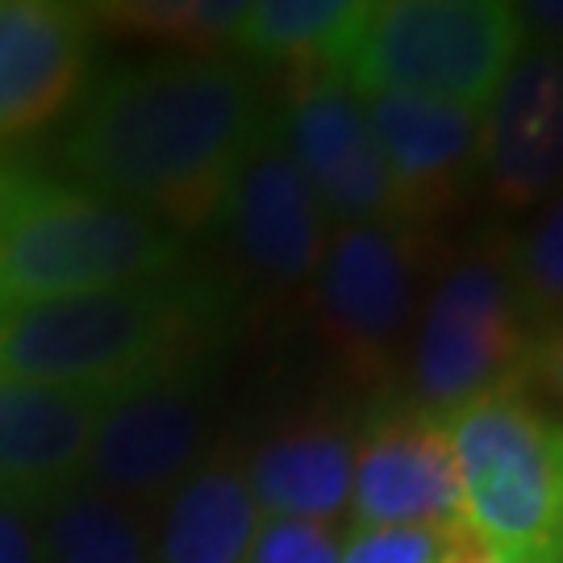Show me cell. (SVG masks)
<instances>
[{
    "mask_svg": "<svg viewBox=\"0 0 563 563\" xmlns=\"http://www.w3.org/2000/svg\"><path fill=\"white\" fill-rule=\"evenodd\" d=\"M267 130L272 118L251 67L188 55L109 76L71 125L63 159L84 188L163 230H201L225 218Z\"/></svg>",
    "mask_w": 563,
    "mask_h": 563,
    "instance_id": "1",
    "label": "cell"
},
{
    "mask_svg": "<svg viewBox=\"0 0 563 563\" xmlns=\"http://www.w3.org/2000/svg\"><path fill=\"white\" fill-rule=\"evenodd\" d=\"M225 318L222 284L172 276L0 313V380L121 397L201 363Z\"/></svg>",
    "mask_w": 563,
    "mask_h": 563,
    "instance_id": "2",
    "label": "cell"
},
{
    "mask_svg": "<svg viewBox=\"0 0 563 563\" xmlns=\"http://www.w3.org/2000/svg\"><path fill=\"white\" fill-rule=\"evenodd\" d=\"M188 272L172 230L84 184L21 172L4 246L0 313L104 288L172 280Z\"/></svg>",
    "mask_w": 563,
    "mask_h": 563,
    "instance_id": "3",
    "label": "cell"
},
{
    "mask_svg": "<svg viewBox=\"0 0 563 563\" xmlns=\"http://www.w3.org/2000/svg\"><path fill=\"white\" fill-rule=\"evenodd\" d=\"M526 42L522 13L505 0H367L334 76L360 97L397 92L481 113Z\"/></svg>",
    "mask_w": 563,
    "mask_h": 563,
    "instance_id": "4",
    "label": "cell"
},
{
    "mask_svg": "<svg viewBox=\"0 0 563 563\" xmlns=\"http://www.w3.org/2000/svg\"><path fill=\"white\" fill-rule=\"evenodd\" d=\"M463 522L518 563H563V422L522 384L446 413Z\"/></svg>",
    "mask_w": 563,
    "mask_h": 563,
    "instance_id": "5",
    "label": "cell"
},
{
    "mask_svg": "<svg viewBox=\"0 0 563 563\" xmlns=\"http://www.w3.org/2000/svg\"><path fill=\"white\" fill-rule=\"evenodd\" d=\"M530 351L534 339L518 313L505 260L467 255L434 288L413 334V405L446 418L484 393L514 388L530 376Z\"/></svg>",
    "mask_w": 563,
    "mask_h": 563,
    "instance_id": "6",
    "label": "cell"
},
{
    "mask_svg": "<svg viewBox=\"0 0 563 563\" xmlns=\"http://www.w3.org/2000/svg\"><path fill=\"white\" fill-rule=\"evenodd\" d=\"M418 239L397 225H334L318 267V318L330 351L360 380H384L409 334Z\"/></svg>",
    "mask_w": 563,
    "mask_h": 563,
    "instance_id": "7",
    "label": "cell"
},
{
    "mask_svg": "<svg viewBox=\"0 0 563 563\" xmlns=\"http://www.w3.org/2000/svg\"><path fill=\"white\" fill-rule=\"evenodd\" d=\"M276 134L297 159L313 197L322 201L330 225L409 230L376 134L363 113V97L342 76L325 67L297 71L284 92Z\"/></svg>",
    "mask_w": 563,
    "mask_h": 563,
    "instance_id": "8",
    "label": "cell"
},
{
    "mask_svg": "<svg viewBox=\"0 0 563 563\" xmlns=\"http://www.w3.org/2000/svg\"><path fill=\"white\" fill-rule=\"evenodd\" d=\"M209 422L201 363L121 393L97 426L80 488L121 505L172 497V488L205 463Z\"/></svg>",
    "mask_w": 563,
    "mask_h": 563,
    "instance_id": "9",
    "label": "cell"
},
{
    "mask_svg": "<svg viewBox=\"0 0 563 563\" xmlns=\"http://www.w3.org/2000/svg\"><path fill=\"white\" fill-rule=\"evenodd\" d=\"M346 514L355 526L463 522L455 451L439 413L413 401H393L367 418L355 434Z\"/></svg>",
    "mask_w": 563,
    "mask_h": 563,
    "instance_id": "10",
    "label": "cell"
},
{
    "mask_svg": "<svg viewBox=\"0 0 563 563\" xmlns=\"http://www.w3.org/2000/svg\"><path fill=\"white\" fill-rule=\"evenodd\" d=\"M481 184L514 213L563 188V46L555 42H526L481 113Z\"/></svg>",
    "mask_w": 563,
    "mask_h": 563,
    "instance_id": "11",
    "label": "cell"
},
{
    "mask_svg": "<svg viewBox=\"0 0 563 563\" xmlns=\"http://www.w3.org/2000/svg\"><path fill=\"white\" fill-rule=\"evenodd\" d=\"M225 218L234 225L242 263L260 284L276 292H292L318 280L334 225L276 134V118L267 139L242 167Z\"/></svg>",
    "mask_w": 563,
    "mask_h": 563,
    "instance_id": "12",
    "label": "cell"
},
{
    "mask_svg": "<svg viewBox=\"0 0 563 563\" xmlns=\"http://www.w3.org/2000/svg\"><path fill=\"white\" fill-rule=\"evenodd\" d=\"M363 113L397 188L409 230L451 213L481 176V113L455 104L372 92Z\"/></svg>",
    "mask_w": 563,
    "mask_h": 563,
    "instance_id": "13",
    "label": "cell"
},
{
    "mask_svg": "<svg viewBox=\"0 0 563 563\" xmlns=\"http://www.w3.org/2000/svg\"><path fill=\"white\" fill-rule=\"evenodd\" d=\"M113 397L0 380V501L46 509L80 488Z\"/></svg>",
    "mask_w": 563,
    "mask_h": 563,
    "instance_id": "14",
    "label": "cell"
},
{
    "mask_svg": "<svg viewBox=\"0 0 563 563\" xmlns=\"http://www.w3.org/2000/svg\"><path fill=\"white\" fill-rule=\"evenodd\" d=\"M92 59V18L55 0H0V142L63 113Z\"/></svg>",
    "mask_w": 563,
    "mask_h": 563,
    "instance_id": "15",
    "label": "cell"
},
{
    "mask_svg": "<svg viewBox=\"0 0 563 563\" xmlns=\"http://www.w3.org/2000/svg\"><path fill=\"white\" fill-rule=\"evenodd\" d=\"M355 430L339 418L284 426L246 460V481L263 518L339 522L351 509Z\"/></svg>",
    "mask_w": 563,
    "mask_h": 563,
    "instance_id": "16",
    "label": "cell"
},
{
    "mask_svg": "<svg viewBox=\"0 0 563 563\" xmlns=\"http://www.w3.org/2000/svg\"><path fill=\"white\" fill-rule=\"evenodd\" d=\"M260 526L246 460L213 455L172 488L151 551L155 563H246Z\"/></svg>",
    "mask_w": 563,
    "mask_h": 563,
    "instance_id": "17",
    "label": "cell"
},
{
    "mask_svg": "<svg viewBox=\"0 0 563 563\" xmlns=\"http://www.w3.org/2000/svg\"><path fill=\"white\" fill-rule=\"evenodd\" d=\"M363 13L367 0H260L246 4L230 51L255 63H288L297 71H334Z\"/></svg>",
    "mask_w": 563,
    "mask_h": 563,
    "instance_id": "18",
    "label": "cell"
},
{
    "mask_svg": "<svg viewBox=\"0 0 563 563\" xmlns=\"http://www.w3.org/2000/svg\"><path fill=\"white\" fill-rule=\"evenodd\" d=\"M42 563H155L134 509L92 488H71L42 509Z\"/></svg>",
    "mask_w": 563,
    "mask_h": 563,
    "instance_id": "19",
    "label": "cell"
},
{
    "mask_svg": "<svg viewBox=\"0 0 563 563\" xmlns=\"http://www.w3.org/2000/svg\"><path fill=\"white\" fill-rule=\"evenodd\" d=\"M97 18L125 34L205 59L222 46H234V34L246 18V0H139V4H104L97 9Z\"/></svg>",
    "mask_w": 563,
    "mask_h": 563,
    "instance_id": "20",
    "label": "cell"
},
{
    "mask_svg": "<svg viewBox=\"0 0 563 563\" xmlns=\"http://www.w3.org/2000/svg\"><path fill=\"white\" fill-rule=\"evenodd\" d=\"M505 272L530 339L555 330L563 322V188L505 255Z\"/></svg>",
    "mask_w": 563,
    "mask_h": 563,
    "instance_id": "21",
    "label": "cell"
},
{
    "mask_svg": "<svg viewBox=\"0 0 563 563\" xmlns=\"http://www.w3.org/2000/svg\"><path fill=\"white\" fill-rule=\"evenodd\" d=\"M463 526H351L339 563H439Z\"/></svg>",
    "mask_w": 563,
    "mask_h": 563,
    "instance_id": "22",
    "label": "cell"
},
{
    "mask_svg": "<svg viewBox=\"0 0 563 563\" xmlns=\"http://www.w3.org/2000/svg\"><path fill=\"white\" fill-rule=\"evenodd\" d=\"M339 522H305V518H263L246 563H339Z\"/></svg>",
    "mask_w": 563,
    "mask_h": 563,
    "instance_id": "23",
    "label": "cell"
},
{
    "mask_svg": "<svg viewBox=\"0 0 563 563\" xmlns=\"http://www.w3.org/2000/svg\"><path fill=\"white\" fill-rule=\"evenodd\" d=\"M0 563H42L38 522H30V509L0 501Z\"/></svg>",
    "mask_w": 563,
    "mask_h": 563,
    "instance_id": "24",
    "label": "cell"
},
{
    "mask_svg": "<svg viewBox=\"0 0 563 563\" xmlns=\"http://www.w3.org/2000/svg\"><path fill=\"white\" fill-rule=\"evenodd\" d=\"M530 372L547 384V393L563 405V322L555 330H547L534 339V351H530Z\"/></svg>",
    "mask_w": 563,
    "mask_h": 563,
    "instance_id": "25",
    "label": "cell"
},
{
    "mask_svg": "<svg viewBox=\"0 0 563 563\" xmlns=\"http://www.w3.org/2000/svg\"><path fill=\"white\" fill-rule=\"evenodd\" d=\"M439 563H518V560H509V555H501V551H493L472 526H463L460 539L451 543V551H446Z\"/></svg>",
    "mask_w": 563,
    "mask_h": 563,
    "instance_id": "26",
    "label": "cell"
},
{
    "mask_svg": "<svg viewBox=\"0 0 563 563\" xmlns=\"http://www.w3.org/2000/svg\"><path fill=\"white\" fill-rule=\"evenodd\" d=\"M21 172L0 167V246H4V230H9V213H13V197H18Z\"/></svg>",
    "mask_w": 563,
    "mask_h": 563,
    "instance_id": "27",
    "label": "cell"
},
{
    "mask_svg": "<svg viewBox=\"0 0 563 563\" xmlns=\"http://www.w3.org/2000/svg\"><path fill=\"white\" fill-rule=\"evenodd\" d=\"M560 46H563V42H560Z\"/></svg>",
    "mask_w": 563,
    "mask_h": 563,
    "instance_id": "28",
    "label": "cell"
}]
</instances>
